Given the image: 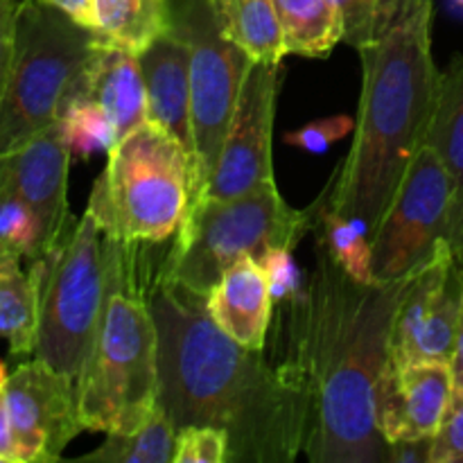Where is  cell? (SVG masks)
<instances>
[{
    "mask_svg": "<svg viewBox=\"0 0 463 463\" xmlns=\"http://www.w3.org/2000/svg\"><path fill=\"white\" fill-rule=\"evenodd\" d=\"M432 441V439H430ZM430 441H407L389 446V459L396 463H430Z\"/></svg>",
    "mask_w": 463,
    "mask_h": 463,
    "instance_id": "cell-36",
    "label": "cell"
},
{
    "mask_svg": "<svg viewBox=\"0 0 463 463\" xmlns=\"http://www.w3.org/2000/svg\"><path fill=\"white\" fill-rule=\"evenodd\" d=\"M0 253L39 260L43 256V229L30 203L0 190Z\"/></svg>",
    "mask_w": 463,
    "mask_h": 463,
    "instance_id": "cell-28",
    "label": "cell"
},
{
    "mask_svg": "<svg viewBox=\"0 0 463 463\" xmlns=\"http://www.w3.org/2000/svg\"><path fill=\"white\" fill-rule=\"evenodd\" d=\"M39 3L50 5V7L63 12L68 18H72L75 23H80V25L95 30L93 0H39ZM95 32H98V30H95Z\"/></svg>",
    "mask_w": 463,
    "mask_h": 463,
    "instance_id": "cell-35",
    "label": "cell"
},
{
    "mask_svg": "<svg viewBox=\"0 0 463 463\" xmlns=\"http://www.w3.org/2000/svg\"><path fill=\"white\" fill-rule=\"evenodd\" d=\"M355 131V118L353 116H330V118H319L315 122H307V125L298 127V129L288 131L283 136L285 145H292V147L303 149V152L310 154H324L333 147L335 143H339L342 138H346L348 134Z\"/></svg>",
    "mask_w": 463,
    "mask_h": 463,
    "instance_id": "cell-30",
    "label": "cell"
},
{
    "mask_svg": "<svg viewBox=\"0 0 463 463\" xmlns=\"http://www.w3.org/2000/svg\"><path fill=\"white\" fill-rule=\"evenodd\" d=\"M229 434L213 425H190L176 432L172 463H229Z\"/></svg>",
    "mask_w": 463,
    "mask_h": 463,
    "instance_id": "cell-29",
    "label": "cell"
},
{
    "mask_svg": "<svg viewBox=\"0 0 463 463\" xmlns=\"http://www.w3.org/2000/svg\"><path fill=\"white\" fill-rule=\"evenodd\" d=\"M93 12L95 30L134 52L170 30L167 0H93Z\"/></svg>",
    "mask_w": 463,
    "mask_h": 463,
    "instance_id": "cell-24",
    "label": "cell"
},
{
    "mask_svg": "<svg viewBox=\"0 0 463 463\" xmlns=\"http://www.w3.org/2000/svg\"><path fill=\"white\" fill-rule=\"evenodd\" d=\"M154 244L104 235V285L98 326L77 378L81 425L131 434L158 407V330L147 301Z\"/></svg>",
    "mask_w": 463,
    "mask_h": 463,
    "instance_id": "cell-4",
    "label": "cell"
},
{
    "mask_svg": "<svg viewBox=\"0 0 463 463\" xmlns=\"http://www.w3.org/2000/svg\"><path fill=\"white\" fill-rule=\"evenodd\" d=\"M158 330V402L176 432L213 425L229 434V463H289L303 455L306 402L265 351L217 328L206 297L158 274L147 283Z\"/></svg>",
    "mask_w": 463,
    "mask_h": 463,
    "instance_id": "cell-2",
    "label": "cell"
},
{
    "mask_svg": "<svg viewBox=\"0 0 463 463\" xmlns=\"http://www.w3.org/2000/svg\"><path fill=\"white\" fill-rule=\"evenodd\" d=\"M7 369H5V364H3V362H0V384H5V383H7Z\"/></svg>",
    "mask_w": 463,
    "mask_h": 463,
    "instance_id": "cell-38",
    "label": "cell"
},
{
    "mask_svg": "<svg viewBox=\"0 0 463 463\" xmlns=\"http://www.w3.org/2000/svg\"><path fill=\"white\" fill-rule=\"evenodd\" d=\"M39 288L34 357L77 383L98 326L107 265L104 233L89 211L71 224L52 251L32 260Z\"/></svg>",
    "mask_w": 463,
    "mask_h": 463,
    "instance_id": "cell-8",
    "label": "cell"
},
{
    "mask_svg": "<svg viewBox=\"0 0 463 463\" xmlns=\"http://www.w3.org/2000/svg\"><path fill=\"white\" fill-rule=\"evenodd\" d=\"M71 161L59 120L18 147L0 154V190L16 194L34 208L43 229V256L52 251L75 222L68 208Z\"/></svg>",
    "mask_w": 463,
    "mask_h": 463,
    "instance_id": "cell-14",
    "label": "cell"
},
{
    "mask_svg": "<svg viewBox=\"0 0 463 463\" xmlns=\"http://www.w3.org/2000/svg\"><path fill=\"white\" fill-rule=\"evenodd\" d=\"M59 127L72 158L109 152L120 138L109 113L99 104L86 99H71L59 116Z\"/></svg>",
    "mask_w": 463,
    "mask_h": 463,
    "instance_id": "cell-27",
    "label": "cell"
},
{
    "mask_svg": "<svg viewBox=\"0 0 463 463\" xmlns=\"http://www.w3.org/2000/svg\"><path fill=\"white\" fill-rule=\"evenodd\" d=\"M25 0H0V102L7 90L9 75H12L14 54H16V32L18 16Z\"/></svg>",
    "mask_w": 463,
    "mask_h": 463,
    "instance_id": "cell-33",
    "label": "cell"
},
{
    "mask_svg": "<svg viewBox=\"0 0 463 463\" xmlns=\"http://www.w3.org/2000/svg\"><path fill=\"white\" fill-rule=\"evenodd\" d=\"M99 36L50 5L23 3L12 75L0 102V154L59 120Z\"/></svg>",
    "mask_w": 463,
    "mask_h": 463,
    "instance_id": "cell-7",
    "label": "cell"
},
{
    "mask_svg": "<svg viewBox=\"0 0 463 463\" xmlns=\"http://www.w3.org/2000/svg\"><path fill=\"white\" fill-rule=\"evenodd\" d=\"M5 396L21 463L59 461L68 443L84 432L77 383L39 357L7 375Z\"/></svg>",
    "mask_w": 463,
    "mask_h": 463,
    "instance_id": "cell-13",
    "label": "cell"
},
{
    "mask_svg": "<svg viewBox=\"0 0 463 463\" xmlns=\"http://www.w3.org/2000/svg\"><path fill=\"white\" fill-rule=\"evenodd\" d=\"M140 68L147 90V120L175 136L197 165L188 43L167 30L140 52Z\"/></svg>",
    "mask_w": 463,
    "mask_h": 463,
    "instance_id": "cell-17",
    "label": "cell"
},
{
    "mask_svg": "<svg viewBox=\"0 0 463 463\" xmlns=\"http://www.w3.org/2000/svg\"><path fill=\"white\" fill-rule=\"evenodd\" d=\"M315 222L312 233L317 244L326 249L330 258L360 283H375L371 271V233L360 220L346 217L330 203V184L312 202Z\"/></svg>",
    "mask_w": 463,
    "mask_h": 463,
    "instance_id": "cell-23",
    "label": "cell"
},
{
    "mask_svg": "<svg viewBox=\"0 0 463 463\" xmlns=\"http://www.w3.org/2000/svg\"><path fill=\"white\" fill-rule=\"evenodd\" d=\"M312 203L292 208L276 185L233 199L206 197L190 208L172 247L158 258V274L208 297L240 256L258 258L271 247L294 249L312 233Z\"/></svg>",
    "mask_w": 463,
    "mask_h": 463,
    "instance_id": "cell-6",
    "label": "cell"
},
{
    "mask_svg": "<svg viewBox=\"0 0 463 463\" xmlns=\"http://www.w3.org/2000/svg\"><path fill=\"white\" fill-rule=\"evenodd\" d=\"M430 463H463V389H455L446 416L430 441Z\"/></svg>",
    "mask_w": 463,
    "mask_h": 463,
    "instance_id": "cell-32",
    "label": "cell"
},
{
    "mask_svg": "<svg viewBox=\"0 0 463 463\" xmlns=\"http://www.w3.org/2000/svg\"><path fill=\"white\" fill-rule=\"evenodd\" d=\"M71 99L99 104L113 120L120 138L143 125L147 120V90L140 52L99 36L66 104Z\"/></svg>",
    "mask_w": 463,
    "mask_h": 463,
    "instance_id": "cell-16",
    "label": "cell"
},
{
    "mask_svg": "<svg viewBox=\"0 0 463 463\" xmlns=\"http://www.w3.org/2000/svg\"><path fill=\"white\" fill-rule=\"evenodd\" d=\"M256 260L260 265L262 274H265L267 283H269L274 306H280V303H285L288 298L297 297L301 292V271H298L297 260H294L292 249L271 247L262 251Z\"/></svg>",
    "mask_w": 463,
    "mask_h": 463,
    "instance_id": "cell-31",
    "label": "cell"
},
{
    "mask_svg": "<svg viewBox=\"0 0 463 463\" xmlns=\"http://www.w3.org/2000/svg\"><path fill=\"white\" fill-rule=\"evenodd\" d=\"M344 18V43L355 50L375 43L398 25L434 9V0H337Z\"/></svg>",
    "mask_w": 463,
    "mask_h": 463,
    "instance_id": "cell-26",
    "label": "cell"
},
{
    "mask_svg": "<svg viewBox=\"0 0 463 463\" xmlns=\"http://www.w3.org/2000/svg\"><path fill=\"white\" fill-rule=\"evenodd\" d=\"M455 392L452 366L441 362L392 364L378 398V428L389 446L430 441L437 434Z\"/></svg>",
    "mask_w": 463,
    "mask_h": 463,
    "instance_id": "cell-15",
    "label": "cell"
},
{
    "mask_svg": "<svg viewBox=\"0 0 463 463\" xmlns=\"http://www.w3.org/2000/svg\"><path fill=\"white\" fill-rule=\"evenodd\" d=\"M428 143L437 149L450 176L452 206L448 244L457 260H463V57L452 59L450 68L441 72Z\"/></svg>",
    "mask_w": 463,
    "mask_h": 463,
    "instance_id": "cell-19",
    "label": "cell"
},
{
    "mask_svg": "<svg viewBox=\"0 0 463 463\" xmlns=\"http://www.w3.org/2000/svg\"><path fill=\"white\" fill-rule=\"evenodd\" d=\"M226 39L244 50L253 61H283V34L274 0H208Z\"/></svg>",
    "mask_w": 463,
    "mask_h": 463,
    "instance_id": "cell-22",
    "label": "cell"
},
{
    "mask_svg": "<svg viewBox=\"0 0 463 463\" xmlns=\"http://www.w3.org/2000/svg\"><path fill=\"white\" fill-rule=\"evenodd\" d=\"M425 9L360 48L362 93L351 152L330 176V203L373 235L411 161L428 143L441 71Z\"/></svg>",
    "mask_w": 463,
    "mask_h": 463,
    "instance_id": "cell-3",
    "label": "cell"
},
{
    "mask_svg": "<svg viewBox=\"0 0 463 463\" xmlns=\"http://www.w3.org/2000/svg\"><path fill=\"white\" fill-rule=\"evenodd\" d=\"M285 54L324 59L344 41L337 0H274Z\"/></svg>",
    "mask_w": 463,
    "mask_h": 463,
    "instance_id": "cell-21",
    "label": "cell"
},
{
    "mask_svg": "<svg viewBox=\"0 0 463 463\" xmlns=\"http://www.w3.org/2000/svg\"><path fill=\"white\" fill-rule=\"evenodd\" d=\"M206 310L231 339L253 351H265L274 298L256 258L240 256L226 267L206 297Z\"/></svg>",
    "mask_w": 463,
    "mask_h": 463,
    "instance_id": "cell-18",
    "label": "cell"
},
{
    "mask_svg": "<svg viewBox=\"0 0 463 463\" xmlns=\"http://www.w3.org/2000/svg\"><path fill=\"white\" fill-rule=\"evenodd\" d=\"M170 30L188 43L193 136L197 149V197L215 172L242 80L253 59L226 39L208 0H167ZM190 206V208H193Z\"/></svg>",
    "mask_w": 463,
    "mask_h": 463,
    "instance_id": "cell-9",
    "label": "cell"
},
{
    "mask_svg": "<svg viewBox=\"0 0 463 463\" xmlns=\"http://www.w3.org/2000/svg\"><path fill=\"white\" fill-rule=\"evenodd\" d=\"M315 271L280 303V373L306 402L303 455L312 463H383L378 398L396 310L414 274L392 283L351 279L321 244Z\"/></svg>",
    "mask_w": 463,
    "mask_h": 463,
    "instance_id": "cell-1",
    "label": "cell"
},
{
    "mask_svg": "<svg viewBox=\"0 0 463 463\" xmlns=\"http://www.w3.org/2000/svg\"><path fill=\"white\" fill-rule=\"evenodd\" d=\"M450 206V176L437 149L425 143L371 235L375 283H392L432 260L448 242Z\"/></svg>",
    "mask_w": 463,
    "mask_h": 463,
    "instance_id": "cell-10",
    "label": "cell"
},
{
    "mask_svg": "<svg viewBox=\"0 0 463 463\" xmlns=\"http://www.w3.org/2000/svg\"><path fill=\"white\" fill-rule=\"evenodd\" d=\"M176 428L158 402L147 420L131 434H107V441L81 461L99 463H172Z\"/></svg>",
    "mask_w": 463,
    "mask_h": 463,
    "instance_id": "cell-25",
    "label": "cell"
},
{
    "mask_svg": "<svg viewBox=\"0 0 463 463\" xmlns=\"http://www.w3.org/2000/svg\"><path fill=\"white\" fill-rule=\"evenodd\" d=\"M463 297V267L450 244L411 279L392 330V364L441 362L452 364Z\"/></svg>",
    "mask_w": 463,
    "mask_h": 463,
    "instance_id": "cell-12",
    "label": "cell"
},
{
    "mask_svg": "<svg viewBox=\"0 0 463 463\" xmlns=\"http://www.w3.org/2000/svg\"><path fill=\"white\" fill-rule=\"evenodd\" d=\"M86 211L107 238L163 244L197 197V165L184 145L145 120L109 149Z\"/></svg>",
    "mask_w": 463,
    "mask_h": 463,
    "instance_id": "cell-5",
    "label": "cell"
},
{
    "mask_svg": "<svg viewBox=\"0 0 463 463\" xmlns=\"http://www.w3.org/2000/svg\"><path fill=\"white\" fill-rule=\"evenodd\" d=\"M0 463H21V459H18L16 441H14L12 420H9L5 384H0Z\"/></svg>",
    "mask_w": 463,
    "mask_h": 463,
    "instance_id": "cell-34",
    "label": "cell"
},
{
    "mask_svg": "<svg viewBox=\"0 0 463 463\" xmlns=\"http://www.w3.org/2000/svg\"><path fill=\"white\" fill-rule=\"evenodd\" d=\"M23 258L0 253V342L12 355H34L39 339V288Z\"/></svg>",
    "mask_w": 463,
    "mask_h": 463,
    "instance_id": "cell-20",
    "label": "cell"
},
{
    "mask_svg": "<svg viewBox=\"0 0 463 463\" xmlns=\"http://www.w3.org/2000/svg\"><path fill=\"white\" fill-rule=\"evenodd\" d=\"M455 3H457V5H459V7L463 9V0H455Z\"/></svg>",
    "mask_w": 463,
    "mask_h": 463,
    "instance_id": "cell-39",
    "label": "cell"
},
{
    "mask_svg": "<svg viewBox=\"0 0 463 463\" xmlns=\"http://www.w3.org/2000/svg\"><path fill=\"white\" fill-rule=\"evenodd\" d=\"M463 267V260H461ZM452 378H455V389H463V297H461V312H459V328H457V346L455 357H452Z\"/></svg>",
    "mask_w": 463,
    "mask_h": 463,
    "instance_id": "cell-37",
    "label": "cell"
},
{
    "mask_svg": "<svg viewBox=\"0 0 463 463\" xmlns=\"http://www.w3.org/2000/svg\"><path fill=\"white\" fill-rule=\"evenodd\" d=\"M279 81V63L251 61L222 143L215 172L202 199H233L276 185L271 134Z\"/></svg>",
    "mask_w": 463,
    "mask_h": 463,
    "instance_id": "cell-11",
    "label": "cell"
}]
</instances>
